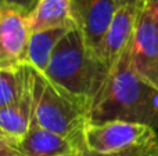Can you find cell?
Returning <instances> with one entry per match:
<instances>
[{"label":"cell","mask_w":158,"mask_h":156,"mask_svg":"<svg viewBox=\"0 0 158 156\" xmlns=\"http://www.w3.org/2000/svg\"><path fill=\"white\" fill-rule=\"evenodd\" d=\"M157 155V146L153 149H146V151H139V152H132V154H122V155H106V154H96V152L87 151L85 146L79 149L77 156H156Z\"/></svg>","instance_id":"obj_14"},{"label":"cell","mask_w":158,"mask_h":156,"mask_svg":"<svg viewBox=\"0 0 158 156\" xmlns=\"http://www.w3.org/2000/svg\"><path fill=\"white\" fill-rule=\"evenodd\" d=\"M129 50L135 72L158 90V26L144 4L137 10L136 26Z\"/></svg>","instance_id":"obj_5"},{"label":"cell","mask_w":158,"mask_h":156,"mask_svg":"<svg viewBox=\"0 0 158 156\" xmlns=\"http://www.w3.org/2000/svg\"><path fill=\"white\" fill-rule=\"evenodd\" d=\"M68 32V29L56 28V29H44L31 33L29 43H28L27 62L31 64L38 71L44 72L57 44Z\"/></svg>","instance_id":"obj_12"},{"label":"cell","mask_w":158,"mask_h":156,"mask_svg":"<svg viewBox=\"0 0 158 156\" xmlns=\"http://www.w3.org/2000/svg\"><path fill=\"white\" fill-rule=\"evenodd\" d=\"M33 118V68L14 104L0 109V131L17 144L31 126Z\"/></svg>","instance_id":"obj_11"},{"label":"cell","mask_w":158,"mask_h":156,"mask_svg":"<svg viewBox=\"0 0 158 156\" xmlns=\"http://www.w3.org/2000/svg\"><path fill=\"white\" fill-rule=\"evenodd\" d=\"M29 37L28 11L7 3L0 6V69L27 64Z\"/></svg>","instance_id":"obj_6"},{"label":"cell","mask_w":158,"mask_h":156,"mask_svg":"<svg viewBox=\"0 0 158 156\" xmlns=\"http://www.w3.org/2000/svg\"><path fill=\"white\" fill-rule=\"evenodd\" d=\"M156 156H158V142H157V155Z\"/></svg>","instance_id":"obj_21"},{"label":"cell","mask_w":158,"mask_h":156,"mask_svg":"<svg viewBox=\"0 0 158 156\" xmlns=\"http://www.w3.org/2000/svg\"><path fill=\"white\" fill-rule=\"evenodd\" d=\"M3 4H6V0H0V6H3Z\"/></svg>","instance_id":"obj_20"},{"label":"cell","mask_w":158,"mask_h":156,"mask_svg":"<svg viewBox=\"0 0 158 156\" xmlns=\"http://www.w3.org/2000/svg\"><path fill=\"white\" fill-rule=\"evenodd\" d=\"M4 156H24V155H22L21 152H18L17 149H13V151H10L8 154H6Z\"/></svg>","instance_id":"obj_19"},{"label":"cell","mask_w":158,"mask_h":156,"mask_svg":"<svg viewBox=\"0 0 158 156\" xmlns=\"http://www.w3.org/2000/svg\"><path fill=\"white\" fill-rule=\"evenodd\" d=\"M118 7H136L139 8L143 4V0H115Z\"/></svg>","instance_id":"obj_18"},{"label":"cell","mask_w":158,"mask_h":156,"mask_svg":"<svg viewBox=\"0 0 158 156\" xmlns=\"http://www.w3.org/2000/svg\"><path fill=\"white\" fill-rule=\"evenodd\" d=\"M31 72L32 65L28 62L17 69H0V109L17 101Z\"/></svg>","instance_id":"obj_13"},{"label":"cell","mask_w":158,"mask_h":156,"mask_svg":"<svg viewBox=\"0 0 158 156\" xmlns=\"http://www.w3.org/2000/svg\"><path fill=\"white\" fill-rule=\"evenodd\" d=\"M129 49L131 46L110 72L106 84L92 102L89 123L135 122L158 131V112L154 104L157 88L135 72Z\"/></svg>","instance_id":"obj_1"},{"label":"cell","mask_w":158,"mask_h":156,"mask_svg":"<svg viewBox=\"0 0 158 156\" xmlns=\"http://www.w3.org/2000/svg\"><path fill=\"white\" fill-rule=\"evenodd\" d=\"M13 149H15V145H14L11 141L0 137V156H4L10 151H13Z\"/></svg>","instance_id":"obj_17"},{"label":"cell","mask_w":158,"mask_h":156,"mask_svg":"<svg viewBox=\"0 0 158 156\" xmlns=\"http://www.w3.org/2000/svg\"><path fill=\"white\" fill-rule=\"evenodd\" d=\"M143 4L148 8V11L151 13L154 21H156L158 26V0H143Z\"/></svg>","instance_id":"obj_16"},{"label":"cell","mask_w":158,"mask_h":156,"mask_svg":"<svg viewBox=\"0 0 158 156\" xmlns=\"http://www.w3.org/2000/svg\"><path fill=\"white\" fill-rule=\"evenodd\" d=\"M31 33L44 29H79L74 0H38L28 13Z\"/></svg>","instance_id":"obj_10"},{"label":"cell","mask_w":158,"mask_h":156,"mask_svg":"<svg viewBox=\"0 0 158 156\" xmlns=\"http://www.w3.org/2000/svg\"><path fill=\"white\" fill-rule=\"evenodd\" d=\"M83 142H77L39 126L32 119L25 135L15 144L24 156H77Z\"/></svg>","instance_id":"obj_8"},{"label":"cell","mask_w":158,"mask_h":156,"mask_svg":"<svg viewBox=\"0 0 158 156\" xmlns=\"http://www.w3.org/2000/svg\"><path fill=\"white\" fill-rule=\"evenodd\" d=\"M79 29L87 46L100 57V47L118 6L115 0H74Z\"/></svg>","instance_id":"obj_7"},{"label":"cell","mask_w":158,"mask_h":156,"mask_svg":"<svg viewBox=\"0 0 158 156\" xmlns=\"http://www.w3.org/2000/svg\"><path fill=\"white\" fill-rule=\"evenodd\" d=\"M158 142V131L135 122L111 120L87 123L83 131V146L90 152L122 155L153 149Z\"/></svg>","instance_id":"obj_4"},{"label":"cell","mask_w":158,"mask_h":156,"mask_svg":"<svg viewBox=\"0 0 158 156\" xmlns=\"http://www.w3.org/2000/svg\"><path fill=\"white\" fill-rule=\"evenodd\" d=\"M43 73L92 107L108 79L110 69L87 46L82 30L72 29L57 44Z\"/></svg>","instance_id":"obj_2"},{"label":"cell","mask_w":158,"mask_h":156,"mask_svg":"<svg viewBox=\"0 0 158 156\" xmlns=\"http://www.w3.org/2000/svg\"><path fill=\"white\" fill-rule=\"evenodd\" d=\"M36 2H38V0H6L7 4L19 7V8H22V10L28 11V13H29V10L33 7V4H35Z\"/></svg>","instance_id":"obj_15"},{"label":"cell","mask_w":158,"mask_h":156,"mask_svg":"<svg viewBox=\"0 0 158 156\" xmlns=\"http://www.w3.org/2000/svg\"><path fill=\"white\" fill-rule=\"evenodd\" d=\"M33 68V66H32ZM90 104L33 68V120L57 134L83 142Z\"/></svg>","instance_id":"obj_3"},{"label":"cell","mask_w":158,"mask_h":156,"mask_svg":"<svg viewBox=\"0 0 158 156\" xmlns=\"http://www.w3.org/2000/svg\"><path fill=\"white\" fill-rule=\"evenodd\" d=\"M136 7H118L112 22L106 33L100 47V58L104 61L110 72L118 64L123 53L131 46L136 26Z\"/></svg>","instance_id":"obj_9"}]
</instances>
